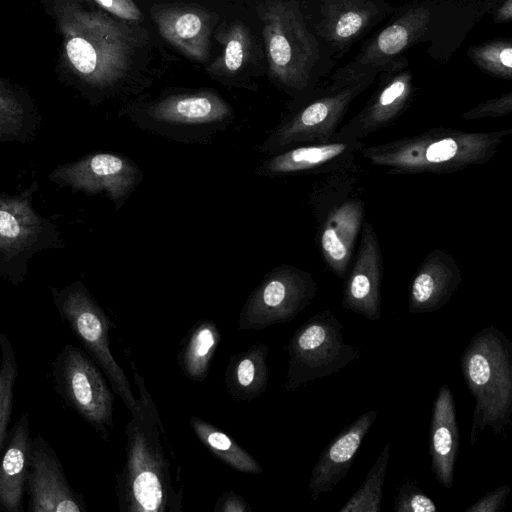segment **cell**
Returning <instances> with one entry per match:
<instances>
[{
	"mask_svg": "<svg viewBox=\"0 0 512 512\" xmlns=\"http://www.w3.org/2000/svg\"><path fill=\"white\" fill-rule=\"evenodd\" d=\"M233 116L229 103L210 90L172 94L128 113L141 130L183 143L210 140Z\"/></svg>",
	"mask_w": 512,
	"mask_h": 512,
	"instance_id": "obj_8",
	"label": "cell"
},
{
	"mask_svg": "<svg viewBox=\"0 0 512 512\" xmlns=\"http://www.w3.org/2000/svg\"><path fill=\"white\" fill-rule=\"evenodd\" d=\"M389 458L390 443H387L378 455L361 486L340 508V512L380 511Z\"/></svg>",
	"mask_w": 512,
	"mask_h": 512,
	"instance_id": "obj_31",
	"label": "cell"
},
{
	"mask_svg": "<svg viewBox=\"0 0 512 512\" xmlns=\"http://www.w3.org/2000/svg\"><path fill=\"white\" fill-rule=\"evenodd\" d=\"M345 278L342 306L371 321L381 318V282L383 257L377 234L368 221L363 222L360 243Z\"/></svg>",
	"mask_w": 512,
	"mask_h": 512,
	"instance_id": "obj_19",
	"label": "cell"
},
{
	"mask_svg": "<svg viewBox=\"0 0 512 512\" xmlns=\"http://www.w3.org/2000/svg\"><path fill=\"white\" fill-rule=\"evenodd\" d=\"M101 369L86 351L65 345L52 362L56 392L65 404L108 441L114 427V395Z\"/></svg>",
	"mask_w": 512,
	"mask_h": 512,
	"instance_id": "obj_13",
	"label": "cell"
},
{
	"mask_svg": "<svg viewBox=\"0 0 512 512\" xmlns=\"http://www.w3.org/2000/svg\"><path fill=\"white\" fill-rule=\"evenodd\" d=\"M460 368L475 399L470 430L473 446L485 428L498 435L511 424L512 342L497 327H484L463 350Z\"/></svg>",
	"mask_w": 512,
	"mask_h": 512,
	"instance_id": "obj_5",
	"label": "cell"
},
{
	"mask_svg": "<svg viewBox=\"0 0 512 512\" xmlns=\"http://www.w3.org/2000/svg\"><path fill=\"white\" fill-rule=\"evenodd\" d=\"M126 355L139 398L126 425L125 461L116 474L119 511L181 512L183 489L172 482L171 462L160 441V415L129 350Z\"/></svg>",
	"mask_w": 512,
	"mask_h": 512,
	"instance_id": "obj_1",
	"label": "cell"
},
{
	"mask_svg": "<svg viewBox=\"0 0 512 512\" xmlns=\"http://www.w3.org/2000/svg\"><path fill=\"white\" fill-rule=\"evenodd\" d=\"M376 418V409L361 414L324 448L312 469L308 484L312 501L318 500L322 494L331 492L346 477L365 435Z\"/></svg>",
	"mask_w": 512,
	"mask_h": 512,
	"instance_id": "obj_22",
	"label": "cell"
},
{
	"mask_svg": "<svg viewBox=\"0 0 512 512\" xmlns=\"http://www.w3.org/2000/svg\"><path fill=\"white\" fill-rule=\"evenodd\" d=\"M189 424L200 442L225 464L244 473H262L259 462L225 432L196 416L190 417Z\"/></svg>",
	"mask_w": 512,
	"mask_h": 512,
	"instance_id": "obj_30",
	"label": "cell"
},
{
	"mask_svg": "<svg viewBox=\"0 0 512 512\" xmlns=\"http://www.w3.org/2000/svg\"><path fill=\"white\" fill-rule=\"evenodd\" d=\"M456 259L440 249L431 250L412 279L408 311L411 314L435 312L445 306L462 282Z\"/></svg>",
	"mask_w": 512,
	"mask_h": 512,
	"instance_id": "obj_23",
	"label": "cell"
},
{
	"mask_svg": "<svg viewBox=\"0 0 512 512\" xmlns=\"http://www.w3.org/2000/svg\"><path fill=\"white\" fill-rule=\"evenodd\" d=\"M510 491L509 485H501L487 492L478 501L467 507L465 512H499L504 508Z\"/></svg>",
	"mask_w": 512,
	"mask_h": 512,
	"instance_id": "obj_37",
	"label": "cell"
},
{
	"mask_svg": "<svg viewBox=\"0 0 512 512\" xmlns=\"http://www.w3.org/2000/svg\"><path fill=\"white\" fill-rule=\"evenodd\" d=\"M37 190L34 182L18 195L0 193V277L13 285L26 279L35 253L65 246L56 225L33 208Z\"/></svg>",
	"mask_w": 512,
	"mask_h": 512,
	"instance_id": "obj_9",
	"label": "cell"
},
{
	"mask_svg": "<svg viewBox=\"0 0 512 512\" xmlns=\"http://www.w3.org/2000/svg\"><path fill=\"white\" fill-rule=\"evenodd\" d=\"M512 111V92H507L499 97L488 99L464 112L465 120H477L483 118H495L509 115Z\"/></svg>",
	"mask_w": 512,
	"mask_h": 512,
	"instance_id": "obj_36",
	"label": "cell"
},
{
	"mask_svg": "<svg viewBox=\"0 0 512 512\" xmlns=\"http://www.w3.org/2000/svg\"><path fill=\"white\" fill-rule=\"evenodd\" d=\"M59 21L66 61L83 82L110 88L127 76L137 45L130 25L74 4L62 9Z\"/></svg>",
	"mask_w": 512,
	"mask_h": 512,
	"instance_id": "obj_4",
	"label": "cell"
},
{
	"mask_svg": "<svg viewBox=\"0 0 512 512\" xmlns=\"http://www.w3.org/2000/svg\"><path fill=\"white\" fill-rule=\"evenodd\" d=\"M364 146L358 140H331L301 145L267 156L256 169L266 177L299 174H329L355 163V156Z\"/></svg>",
	"mask_w": 512,
	"mask_h": 512,
	"instance_id": "obj_20",
	"label": "cell"
},
{
	"mask_svg": "<svg viewBox=\"0 0 512 512\" xmlns=\"http://www.w3.org/2000/svg\"><path fill=\"white\" fill-rule=\"evenodd\" d=\"M490 12L495 23H509L512 19V0H502Z\"/></svg>",
	"mask_w": 512,
	"mask_h": 512,
	"instance_id": "obj_40",
	"label": "cell"
},
{
	"mask_svg": "<svg viewBox=\"0 0 512 512\" xmlns=\"http://www.w3.org/2000/svg\"><path fill=\"white\" fill-rule=\"evenodd\" d=\"M468 57L475 66L504 80H512V41L494 39L468 49Z\"/></svg>",
	"mask_w": 512,
	"mask_h": 512,
	"instance_id": "obj_34",
	"label": "cell"
},
{
	"mask_svg": "<svg viewBox=\"0 0 512 512\" xmlns=\"http://www.w3.org/2000/svg\"><path fill=\"white\" fill-rule=\"evenodd\" d=\"M269 351L267 344L255 343L229 358L224 373V385L232 399L250 402L265 392L269 378Z\"/></svg>",
	"mask_w": 512,
	"mask_h": 512,
	"instance_id": "obj_27",
	"label": "cell"
},
{
	"mask_svg": "<svg viewBox=\"0 0 512 512\" xmlns=\"http://www.w3.org/2000/svg\"><path fill=\"white\" fill-rule=\"evenodd\" d=\"M214 512H251L249 503L239 494L233 491L222 493L213 508Z\"/></svg>",
	"mask_w": 512,
	"mask_h": 512,
	"instance_id": "obj_39",
	"label": "cell"
},
{
	"mask_svg": "<svg viewBox=\"0 0 512 512\" xmlns=\"http://www.w3.org/2000/svg\"><path fill=\"white\" fill-rule=\"evenodd\" d=\"M0 452L4 446L11 419L14 388L18 377L16 353L9 338L0 332Z\"/></svg>",
	"mask_w": 512,
	"mask_h": 512,
	"instance_id": "obj_33",
	"label": "cell"
},
{
	"mask_svg": "<svg viewBox=\"0 0 512 512\" xmlns=\"http://www.w3.org/2000/svg\"><path fill=\"white\" fill-rule=\"evenodd\" d=\"M380 73L372 70L349 82L330 81L316 88L271 131L260 146L261 152L270 156L292 147L333 140L352 102Z\"/></svg>",
	"mask_w": 512,
	"mask_h": 512,
	"instance_id": "obj_7",
	"label": "cell"
},
{
	"mask_svg": "<svg viewBox=\"0 0 512 512\" xmlns=\"http://www.w3.org/2000/svg\"><path fill=\"white\" fill-rule=\"evenodd\" d=\"M60 187L86 194L104 193L119 209L142 182L140 167L125 155L97 152L57 166L49 175Z\"/></svg>",
	"mask_w": 512,
	"mask_h": 512,
	"instance_id": "obj_16",
	"label": "cell"
},
{
	"mask_svg": "<svg viewBox=\"0 0 512 512\" xmlns=\"http://www.w3.org/2000/svg\"><path fill=\"white\" fill-rule=\"evenodd\" d=\"M101 8L127 21H140L143 14L133 0H93Z\"/></svg>",
	"mask_w": 512,
	"mask_h": 512,
	"instance_id": "obj_38",
	"label": "cell"
},
{
	"mask_svg": "<svg viewBox=\"0 0 512 512\" xmlns=\"http://www.w3.org/2000/svg\"><path fill=\"white\" fill-rule=\"evenodd\" d=\"M438 0H413L392 14V20L367 40L356 56L330 80L347 82L368 71L385 72L408 66L403 52L423 43Z\"/></svg>",
	"mask_w": 512,
	"mask_h": 512,
	"instance_id": "obj_12",
	"label": "cell"
},
{
	"mask_svg": "<svg viewBox=\"0 0 512 512\" xmlns=\"http://www.w3.org/2000/svg\"><path fill=\"white\" fill-rule=\"evenodd\" d=\"M498 0H438L423 43L436 61L445 62L457 51L466 35Z\"/></svg>",
	"mask_w": 512,
	"mask_h": 512,
	"instance_id": "obj_21",
	"label": "cell"
},
{
	"mask_svg": "<svg viewBox=\"0 0 512 512\" xmlns=\"http://www.w3.org/2000/svg\"><path fill=\"white\" fill-rule=\"evenodd\" d=\"M512 129L468 132L431 128L383 144L362 147L360 155L390 174H446L489 162Z\"/></svg>",
	"mask_w": 512,
	"mask_h": 512,
	"instance_id": "obj_2",
	"label": "cell"
},
{
	"mask_svg": "<svg viewBox=\"0 0 512 512\" xmlns=\"http://www.w3.org/2000/svg\"><path fill=\"white\" fill-rule=\"evenodd\" d=\"M257 12L272 79L291 96L304 98L336 60L308 26L298 0H264Z\"/></svg>",
	"mask_w": 512,
	"mask_h": 512,
	"instance_id": "obj_3",
	"label": "cell"
},
{
	"mask_svg": "<svg viewBox=\"0 0 512 512\" xmlns=\"http://www.w3.org/2000/svg\"><path fill=\"white\" fill-rule=\"evenodd\" d=\"M431 470L445 488L453 485L459 453V428L451 389L443 384L436 395L430 422Z\"/></svg>",
	"mask_w": 512,
	"mask_h": 512,
	"instance_id": "obj_26",
	"label": "cell"
},
{
	"mask_svg": "<svg viewBox=\"0 0 512 512\" xmlns=\"http://www.w3.org/2000/svg\"><path fill=\"white\" fill-rule=\"evenodd\" d=\"M413 77L407 67L379 74L378 85L364 105L334 134L333 140H358L393 124L408 108Z\"/></svg>",
	"mask_w": 512,
	"mask_h": 512,
	"instance_id": "obj_18",
	"label": "cell"
},
{
	"mask_svg": "<svg viewBox=\"0 0 512 512\" xmlns=\"http://www.w3.org/2000/svg\"><path fill=\"white\" fill-rule=\"evenodd\" d=\"M355 164L325 174L309 195L321 257L327 268L341 279L348 274L365 214Z\"/></svg>",
	"mask_w": 512,
	"mask_h": 512,
	"instance_id": "obj_6",
	"label": "cell"
},
{
	"mask_svg": "<svg viewBox=\"0 0 512 512\" xmlns=\"http://www.w3.org/2000/svg\"><path fill=\"white\" fill-rule=\"evenodd\" d=\"M51 290L62 321L69 326L108 379L113 392L131 412L137 399L128 378L110 350L109 332L114 324L81 281Z\"/></svg>",
	"mask_w": 512,
	"mask_h": 512,
	"instance_id": "obj_11",
	"label": "cell"
},
{
	"mask_svg": "<svg viewBox=\"0 0 512 512\" xmlns=\"http://www.w3.org/2000/svg\"><path fill=\"white\" fill-rule=\"evenodd\" d=\"M28 413L8 430L0 452V512H23L30 453Z\"/></svg>",
	"mask_w": 512,
	"mask_h": 512,
	"instance_id": "obj_25",
	"label": "cell"
},
{
	"mask_svg": "<svg viewBox=\"0 0 512 512\" xmlns=\"http://www.w3.org/2000/svg\"><path fill=\"white\" fill-rule=\"evenodd\" d=\"M396 512H436L434 501L419 487L409 481L397 488L394 499Z\"/></svg>",
	"mask_w": 512,
	"mask_h": 512,
	"instance_id": "obj_35",
	"label": "cell"
},
{
	"mask_svg": "<svg viewBox=\"0 0 512 512\" xmlns=\"http://www.w3.org/2000/svg\"><path fill=\"white\" fill-rule=\"evenodd\" d=\"M223 53L212 63L209 72L217 76L238 73L251 57L252 39L247 27L235 22L223 33Z\"/></svg>",
	"mask_w": 512,
	"mask_h": 512,
	"instance_id": "obj_32",
	"label": "cell"
},
{
	"mask_svg": "<svg viewBox=\"0 0 512 512\" xmlns=\"http://www.w3.org/2000/svg\"><path fill=\"white\" fill-rule=\"evenodd\" d=\"M221 341V333L212 320L201 319L195 323L182 341L177 356L180 371L188 379L201 382Z\"/></svg>",
	"mask_w": 512,
	"mask_h": 512,
	"instance_id": "obj_28",
	"label": "cell"
},
{
	"mask_svg": "<svg viewBox=\"0 0 512 512\" xmlns=\"http://www.w3.org/2000/svg\"><path fill=\"white\" fill-rule=\"evenodd\" d=\"M342 330L341 322L329 309L316 313L296 329L286 347V392L331 376L359 358V348L345 342Z\"/></svg>",
	"mask_w": 512,
	"mask_h": 512,
	"instance_id": "obj_10",
	"label": "cell"
},
{
	"mask_svg": "<svg viewBox=\"0 0 512 512\" xmlns=\"http://www.w3.org/2000/svg\"><path fill=\"white\" fill-rule=\"evenodd\" d=\"M29 512H86L82 494L68 482L59 457L37 433L30 441L28 477Z\"/></svg>",
	"mask_w": 512,
	"mask_h": 512,
	"instance_id": "obj_17",
	"label": "cell"
},
{
	"mask_svg": "<svg viewBox=\"0 0 512 512\" xmlns=\"http://www.w3.org/2000/svg\"><path fill=\"white\" fill-rule=\"evenodd\" d=\"M161 36L197 61H205L209 54L211 21L209 13L195 6L166 5L152 11Z\"/></svg>",
	"mask_w": 512,
	"mask_h": 512,
	"instance_id": "obj_24",
	"label": "cell"
},
{
	"mask_svg": "<svg viewBox=\"0 0 512 512\" xmlns=\"http://www.w3.org/2000/svg\"><path fill=\"white\" fill-rule=\"evenodd\" d=\"M37 124L38 117L31 103L0 80V141L30 140Z\"/></svg>",
	"mask_w": 512,
	"mask_h": 512,
	"instance_id": "obj_29",
	"label": "cell"
},
{
	"mask_svg": "<svg viewBox=\"0 0 512 512\" xmlns=\"http://www.w3.org/2000/svg\"><path fill=\"white\" fill-rule=\"evenodd\" d=\"M317 293L313 275L282 264L266 273L247 297L238 318L241 330H262L293 320L311 304Z\"/></svg>",
	"mask_w": 512,
	"mask_h": 512,
	"instance_id": "obj_14",
	"label": "cell"
},
{
	"mask_svg": "<svg viewBox=\"0 0 512 512\" xmlns=\"http://www.w3.org/2000/svg\"><path fill=\"white\" fill-rule=\"evenodd\" d=\"M304 18L335 60L396 9L388 0H298Z\"/></svg>",
	"mask_w": 512,
	"mask_h": 512,
	"instance_id": "obj_15",
	"label": "cell"
}]
</instances>
